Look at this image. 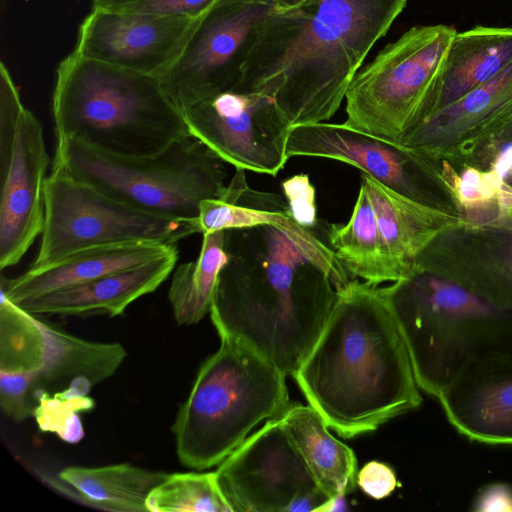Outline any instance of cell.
Instances as JSON below:
<instances>
[{
  "instance_id": "1",
  "label": "cell",
  "mask_w": 512,
  "mask_h": 512,
  "mask_svg": "<svg viewBox=\"0 0 512 512\" xmlns=\"http://www.w3.org/2000/svg\"><path fill=\"white\" fill-rule=\"evenodd\" d=\"M225 250L210 307L220 339L293 377L336 301L332 276L270 225L225 230Z\"/></svg>"
},
{
  "instance_id": "2",
  "label": "cell",
  "mask_w": 512,
  "mask_h": 512,
  "mask_svg": "<svg viewBox=\"0 0 512 512\" xmlns=\"http://www.w3.org/2000/svg\"><path fill=\"white\" fill-rule=\"evenodd\" d=\"M407 0H310L265 21L234 90L275 99L291 127L329 120Z\"/></svg>"
},
{
  "instance_id": "3",
  "label": "cell",
  "mask_w": 512,
  "mask_h": 512,
  "mask_svg": "<svg viewBox=\"0 0 512 512\" xmlns=\"http://www.w3.org/2000/svg\"><path fill=\"white\" fill-rule=\"evenodd\" d=\"M309 405L343 438L376 430L422 403L382 287L352 279L294 374Z\"/></svg>"
},
{
  "instance_id": "4",
  "label": "cell",
  "mask_w": 512,
  "mask_h": 512,
  "mask_svg": "<svg viewBox=\"0 0 512 512\" xmlns=\"http://www.w3.org/2000/svg\"><path fill=\"white\" fill-rule=\"evenodd\" d=\"M52 115L57 141L125 156L154 155L191 135L158 77L75 51L57 68Z\"/></svg>"
},
{
  "instance_id": "5",
  "label": "cell",
  "mask_w": 512,
  "mask_h": 512,
  "mask_svg": "<svg viewBox=\"0 0 512 512\" xmlns=\"http://www.w3.org/2000/svg\"><path fill=\"white\" fill-rule=\"evenodd\" d=\"M420 389L438 398L475 354L512 342V310L460 285L412 269L382 287Z\"/></svg>"
},
{
  "instance_id": "6",
  "label": "cell",
  "mask_w": 512,
  "mask_h": 512,
  "mask_svg": "<svg viewBox=\"0 0 512 512\" xmlns=\"http://www.w3.org/2000/svg\"><path fill=\"white\" fill-rule=\"evenodd\" d=\"M286 376L254 352L227 340L200 366L172 426L182 465H219L262 420L280 417Z\"/></svg>"
},
{
  "instance_id": "7",
  "label": "cell",
  "mask_w": 512,
  "mask_h": 512,
  "mask_svg": "<svg viewBox=\"0 0 512 512\" xmlns=\"http://www.w3.org/2000/svg\"><path fill=\"white\" fill-rule=\"evenodd\" d=\"M224 163L188 135L149 156L119 155L77 139L59 140L52 167L147 213L197 224L201 202L219 198L226 187Z\"/></svg>"
},
{
  "instance_id": "8",
  "label": "cell",
  "mask_w": 512,
  "mask_h": 512,
  "mask_svg": "<svg viewBox=\"0 0 512 512\" xmlns=\"http://www.w3.org/2000/svg\"><path fill=\"white\" fill-rule=\"evenodd\" d=\"M456 34L447 25L415 26L357 72L346 95L348 125L400 144L424 107Z\"/></svg>"
},
{
  "instance_id": "9",
  "label": "cell",
  "mask_w": 512,
  "mask_h": 512,
  "mask_svg": "<svg viewBox=\"0 0 512 512\" xmlns=\"http://www.w3.org/2000/svg\"><path fill=\"white\" fill-rule=\"evenodd\" d=\"M44 195L41 243L29 268L88 247L139 241L176 244L199 233L194 222L147 213L58 168L52 167Z\"/></svg>"
},
{
  "instance_id": "10",
  "label": "cell",
  "mask_w": 512,
  "mask_h": 512,
  "mask_svg": "<svg viewBox=\"0 0 512 512\" xmlns=\"http://www.w3.org/2000/svg\"><path fill=\"white\" fill-rule=\"evenodd\" d=\"M276 10L262 0L219 1L200 17L179 53L158 76L182 110L234 90L267 18Z\"/></svg>"
},
{
  "instance_id": "11",
  "label": "cell",
  "mask_w": 512,
  "mask_h": 512,
  "mask_svg": "<svg viewBox=\"0 0 512 512\" xmlns=\"http://www.w3.org/2000/svg\"><path fill=\"white\" fill-rule=\"evenodd\" d=\"M233 512L323 511L318 486L280 417L268 419L215 471Z\"/></svg>"
},
{
  "instance_id": "12",
  "label": "cell",
  "mask_w": 512,
  "mask_h": 512,
  "mask_svg": "<svg viewBox=\"0 0 512 512\" xmlns=\"http://www.w3.org/2000/svg\"><path fill=\"white\" fill-rule=\"evenodd\" d=\"M189 132L235 168L276 176L291 125L270 95L229 90L183 111Z\"/></svg>"
},
{
  "instance_id": "13",
  "label": "cell",
  "mask_w": 512,
  "mask_h": 512,
  "mask_svg": "<svg viewBox=\"0 0 512 512\" xmlns=\"http://www.w3.org/2000/svg\"><path fill=\"white\" fill-rule=\"evenodd\" d=\"M286 153L288 158L307 156L345 162L403 196L457 213L431 182L426 161L415 151L345 122L292 127Z\"/></svg>"
},
{
  "instance_id": "14",
  "label": "cell",
  "mask_w": 512,
  "mask_h": 512,
  "mask_svg": "<svg viewBox=\"0 0 512 512\" xmlns=\"http://www.w3.org/2000/svg\"><path fill=\"white\" fill-rule=\"evenodd\" d=\"M413 268L512 310V214L482 223L460 218L428 244Z\"/></svg>"
},
{
  "instance_id": "15",
  "label": "cell",
  "mask_w": 512,
  "mask_h": 512,
  "mask_svg": "<svg viewBox=\"0 0 512 512\" xmlns=\"http://www.w3.org/2000/svg\"><path fill=\"white\" fill-rule=\"evenodd\" d=\"M512 124V62L498 75L438 111L400 143L436 169L468 166L478 150Z\"/></svg>"
},
{
  "instance_id": "16",
  "label": "cell",
  "mask_w": 512,
  "mask_h": 512,
  "mask_svg": "<svg viewBox=\"0 0 512 512\" xmlns=\"http://www.w3.org/2000/svg\"><path fill=\"white\" fill-rule=\"evenodd\" d=\"M198 19L94 6L79 27L74 51L158 77L175 59Z\"/></svg>"
},
{
  "instance_id": "17",
  "label": "cell",
  "mask_w": 512,
  "mask_h": 512,
  "mask_svg": "<svg viewBox=\"0 0 512 512\" xmlns=\"http://www.w3.org/2000/svg\"><path fill=\"white\" fill-rule=\"evenodd\" d=\"M48 165L43 127L24 107L11 150L0 160L1 270L17 264L42 233Z\"/></svg>"
},
{
  "instance_id": "18",
  "label": "cell",
  "mask_w": 512,
  "mask_h": 512,
  "mask_svg": "<svg viewBox=\"0 0 512 512\" xmlns=\"http://www.w3.org/2000/svg\"><path fill=\"white\" fill-rule=\"evenodd\" d=\"M437 399L461 435L512 445V342L472 356Z\"/></svg>"
},
{
  "instance_id": "19",
  "label": "cell",
  "mask_w": 512,
  "mask_h": 512,
  "mask_svg": "<svg viewBox=\"0 0 512 512\" xmlns=\"http://www.w3.org/2000/svg\"><path fill=\"white\" fill-rule=\"evenodd\" d=\"M270 225L283 231L315 263L332 276L338 290L352 279L335 255L324 231L307 229L293 218L285 197L251 188L245 170L236 168L219 198L203 200L197 217L201 234L217 230Z\"/></svg>"
},
{
  "instance_id": "20",
  "label": "cell",
  "mask_w": 512,
  "mask_h": 512,
  "mask_svg": "<svg viewBox=\"0 0 512 512\" xmlns=\"http://www.w3.org/2000/svg\"><path fill=\"white\" fill-rule=\"evenodd\" d=\"M177 260L178 249L174 245L163 255L139 266L17 304L33 315L118 316L134 301L154 292L172 273Z\"/></svg>"
},
{
  "instance_id": "21",
  "label": "cell",
  "mask_w": 512,
  "mask_h": 512,
  "mask_svg": "<svg viewBox=\"0 0 512 512\" xmlns=\"http://www.w3.org/2000/svg\"><path fill=\"white\" fill-rule=\"evenodd\" d=\"M174 245L139 241L80 249L42 267L29 268L18 277L2 276L0 291L17 304L25 299L139 266L163 255Z\"/></svg>"
},
{
  "instance_id": "22",
  "label": "cell",
  "mask_w": 512,
  "mask_h": 512,
  "mask_svg": "<svg viewBox=\"0 0 512 512\" xmlns=\"http://www.w3.org/2000/svg\"><path fill=\"white\" fill-rule=\"evenodd\" d=\"M511 62V27L475 26L456 32L430 89L421 124L494 78Z\"/></svg>"
},
{
  "instance_id": "23",
  "label": "cell",
  "mask_w": 512,
  "mask_h": 512,
  "mask_svg": "<svg viewBox=\"0 0 512 512\" xmlns=\"http://www.w3.org/2000/svg\"><path fill=\"white\" fill-rule=\"evenodd\" d=\"M361 184L373 205L386 253L399 280L411 272L428 244L460 219L456 212L403 196L366 173L361 174Z\"/></svg>"
},
{
  "instance_id": "24",
  "label": "cell",
  "mask_w": 512,
  "mask_h": 512,
  "mask_svg": "<svg viewBox=\"0 0 512 512\" xmlns=\"http://www.w3.org/2000/svg\"><path fill=\"white\" fill-rule=\"evenodd\" d=\"M169 473L129 463L68 466L44 481L82 505L110 512H148L146 498Z\"/></svg>"
},
{
  "instance_id": "25",
  "label": "cell",
  "mask_w": 512,
  "mask_h": 512,
  "mask_svg": "<svg viewBox=\"0 0 512 512\" xmlns=\"http://www.w3.org/2000/svg\"><path fill=\"white\" fill-rule=\"evenodd\" d=\"M318 486L331 499L343 498L357 483L353 450L336 439L310 405L291 403L280 416Z\"/></svg>"
},
{
  "instance_id": "26",
  "label": "cell",
  "mask_w": 512,
  "mask_h": 512,
  "mask_svg": "<svg viewBox=\"0 0 512 512\" xmlns=\"http://www.w3.org/2000/svg\"><path fill=\"white\" fill-rule=\"evenodd\" d=\"M44 325L48 353L44 367L38 370L37 391L62 390L65 384L68 387L79 380L98 385L114 375L127 356L120 343L90 341L52 323L45 321Z\"/></svg>"
},
{
  "instance_id": "27",
  "label": "cell",
  "mask_w": 512,
  "mask_h": 512,
  "mask_svg": "<svg viewBox=\"0 0 512 512\" xmlns=\"http://www.w3.org/2000/svg\"><path fill=\"white\" fill-rule=\"evenodd\" d=\"M327 240L352 278L378 285L399 276L386 253L376 215L363 184L346 224H328Z\"/></svg>"
},
{
  "instance_id": "28",
  "label": "cell",
  "mask_w": 512,
  "mask_h": 512,
  "mask_svg": "<svg viewBox=\"0 0 512 512\" xmlns=\"http://www.w3.org/2000/svg\"><path fill=\"white\" fill-rule=\"evenodd\" d=\"M198 257L173 272L168 299L179 325H193L210 312L219 274L228 260L225 230L202 234Z\"/></svg>"
},
{
  "instance_id": "29",
  "label": "cell",
  "mask_w": 512,
  "mask_h": 512,
  "mask_svg": "<svg viewBox=\"0 0 512 512\" xmlns=\"http://www.w3.org/2000/svg\"><path fill=\"white\" fill-rule=\"evenodd\" d=\"M48 353L44 321L1 291L0 301V371L40 370Z\"/></svg>"
},
{
  "instance_id": "30",
  "label": "cell",
  "mask_w": 512,
  "mask_h": 512,
  "mask_svg": "<svg viewBox=\"0 0 512 512\" xmlns=\"http://www.w3.org/2000/svg\"><path fill=\"white\" fill-rule=\"evenodd\" d=\"M148 512H233L216 472L172 473L146 498Z\"/></svg>"
},
{
  "instance_id": "31",
  "label": "cell",
  "mask_w": 512,
  "mask_h": 512,
  "mask_svg": "<svg viewBox=\"0 0 512 512\" xmlns=\"http://www.w3.org/2000/svg\"><path fill=\"white\" fill-rule=\"evenodd\" d=\"M93 386L86 381H75L65 389L36 392L37 406L33 417L42 432L56 434L67 443H77L84 437L80 413L95 406L89 392Z\"/></svg>"
},
{
  "instance_id": "32",
  "label": "cell",
  "mask_w": 512,
  "mask_h": 512,
  "mask_svg": "<svg viewBox=\"0 0 512 512\" xmlns=\"http://www.w3.org/2000/svg\"><path fill=\"white\" fill-rule=\"evenodd\" d=\"M37 373L38 370L0 371V406L15 421L21 422L33 417L37 406Z\"/></svg>"
},
{
  "instance_id": "33",
  "label": "cell",
  "mask_w": 512,
  "mask_h": 512,
  "mask_svg": "<svg viewBox=\"0 0 512 512\" xmlns=\"http://www.w3.org/2000/svg\"><path fill=\"white\" fill-rule=\"evenodd\" d=\"M284 197L293 218L301 226L324 231L328 223L317 217L316 190L307 174H297L282 182Z\"/></svg>"
},
{
  "instance_id": "34",
  "label": "cell",
  "mask_w": 512,
  "mask_h": 512,
  "mask_svg": "<svg viewBox=\"0 0 512 512\" xmlns=\"http://www.w3.org/2000/svg\"><path fill=\"white\" fill-rule=\"evenodd\" d=\"M24 105L8 68L0 64V159L11 150L16 126Z\"/></svg>"
},
{
  "instance_id": "35",
  "label": "cell",
  "mask_w": 512,
  "mask_h": 512,
  "mask_svg": "<svg viewBox=\"0 0 512 512\" xmlns=\"http://www.w3.org/2000/svg\"><path fill=\"white\" fill-rule=\"evenodd\" d=\"M220 0H143L120 9L166 16L198 19L211 10Z\"/></svg>"
},
{
  "instance_id": "36",
  "label": "cell",
  "mask_w": 512,
  "mask_h": 512,
  "mask_svg": "<svg viewBox=\"0 0 512 512\" xmlns=\"http://www.w3.org/2000/svg\"><path fill=\"white\" fill-rule=\"evenodd\" d=\"M357 484L368 496L382 499L394 491L397 479L394 471L387 464L370 461L358 471Z\"/></svg>"
},
{
  "instance_id": "37",
  "label": "cell",
  "mask_w": 512,
  "mask_h": 512,
  "mask_svg": "<svg viewBox=\"0 0 512 512\" xmlns=\"http://www.w3.org/2000/svg\"><path fill=\"white\" fill-rule=\"evenodd\" d=\"M472 509L477 512H512V487L503 483L487 485L479 491Z\"/></svg>"
},
{
  "instance_id": "38",
  "label": "cell",
  "mask_w": 512,
  "mask_h": 512,
  "mask_svg": "<svg viewBox=\"0 0 512 512\" xmlns=\"http://www.w3.org/2000/svg\"><path fill=\"white\" fill-rule=\"evenodd\" d=\"M220 1H231V0H220ZM270 4L276 11L284 12L298 8L306 4L310 0H262Z\"/></svg>"
},
{
  "instance_id": "39",
  "label": "cell",
  "mask_w": 512,
  "mask_h": 512,
  "mask_svg": "<svg viewBox=\"0 0 512 512\" xmlns=\"http://www.w3.org/2000/svg\"><path fill=\"white\" fill-rule=\"evenodd\" d=\"M94 6L103 7L107 9H120L143 0H92Z\"/></svg>"
},
{
  "instance_id": "40",
  "label": "cell",
  "mask_w": 512,
  "mask_h": 512,
  "mask_svg": "<svg viewBox=\"0 0 512 512\" xmlns=\"http://www.w3.org/2000/svg\"><path fill=\"white\" fill-rule=\"evenodd\" d=\"M503 181L509 188L512 189V171L505 176Z\"/></svg>"
},
{
  "instance_id": "41",
  "label": "cell",
  "mask_w": 512,
  "mask_h": 512,
  "mask_svg": "<svg viewBox=\"0 0 512 512\" xmlns=\"http://www.w3.org/2000/svg\"><path fill=\"white\" fill-rule=\"evenodd\" d=\"M507 213H511L512 214V209L509 212H507Z\"/></svg>"
}]
</instances>
